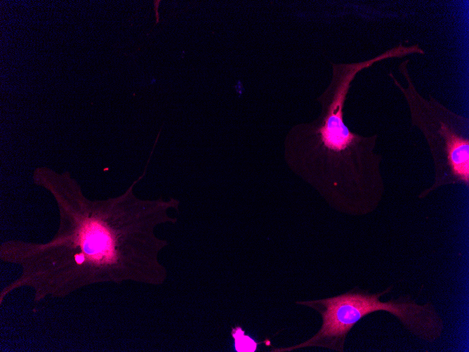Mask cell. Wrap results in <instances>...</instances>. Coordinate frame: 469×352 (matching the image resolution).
Masks as SVG:
<instances>
[{
  "mask_svg": "<svg viewBox=\"0 0 469 352\" xmlns=\"http://www.w3.org/2000/svg\"><path fill=\"white\" fill-rule=\"evenodd\" d=\"M148 163L123 194L94 200L70 172L37 167L33 183L55 201L58 228L44 243L10 240L0 245V259L21 268V274L1 289V306L10 293L24 287L32 288L34 301L39 302L100 283L163 284L168 273L158 256L168 242L157 237L154 230L177 222L168 212L178 210L180 201L142 200L135 195Z\"/></svg>",
  "mask_w": 469,
  "mask_h": 352,
  "instance_id": "obj_1",
  "label": "cell"
},
{
  "mask_svg": "<svg viewBox=\"0 0 469 352\" xmlns=\"http://www.w3.org/2000/svg\"><path fill=\"white\" fill-rule=\"evenodd\" d=\"M402 44L362 61L331 62V79L317 98L321 111L310 122L293 126L284 143L288 166L333 209L352 215L374 211L385 188L383 156L376 152L378 134L363 136L344 121V106L355 77L374 64L402 58Z\"/></svg>",
  "mask_w": 469,
  "mask_h": 352,
  "instance_id": "obj_2",
  "label": "cell"
},
{
  "mask_svg": "<svg viewBox=\"0 0 469 352\" xmlns=\"http://www.w3.org/2000/svg\"><path fill=\"white\" fill-rule=\"evenodd\" d=\"M392 288L393 285H390L377 293L355 288L333 297L297 301L298 304L310 307L319 313L322 325L307 341L291 347L274 348V351H291L317 346L343 352L350 330L362 318L377 311L393 315L408 331L422 340L428 342L437 340L442 333L444 322L432 304L428 301L418 304L409 295L381 301L380 298L391 292Z\"/></svg>",
  "mask_w": 469,
  "mask_h": 352,
  "instance_id": "obj_3",
  "label": "cell"
},
{
  "mask_svg": "<svg viewBox=\"0 0 469 352\" xmlns=\"http://www.w3.org/2000/svg\"><path fill=\"white\" fill-rule=\"evenodd\" d=\"M410 59L398 65L405 80L404 86L393 72L388 77L403 96L407 105L411 126L423 134L434 167L433 183L418 196L423 199L445 185L469 187V119L448 108L429 94L424 97L411 76Z\"/></svg>",
  "mask_w": 469,
  "mask_h": 352,
  "instance_id": "obj_4",
  "label": "cell"
},
{
  "mask_svg": "<svg viewBox=\"0 0 469 352\" xmlns=\"http://www.w3.org/2000/svg\"><path fill=\"white\" fill-rule=\"evenodd\" d=\"M232 336L234 339V344L237 351H256L257 344L251 338L245 335L241 327L233 329Z\"/></svg>",
  "mask_w": 469,
  "mask_h": 352,
  "instance_id": "obj_5",
  "label": "cell"
},
{
  "mask_svg": "<svg viewBox=\"0 0 469 352\" xmlns=\"http://www.w3.org/2000/svg\"><path fill=\"white\" fill-rule=\"evenodd\" d=\"M161 1L160 0H157L153 1L154 4V11L155 13V18H156V22L154 26H155L157 23L160 22V15L159 13V6L160 4Z\"/></svg>",
  "mask_w": 469,
  "mask_h": 352,
  "instance_id": "obj_6",
  "label": "cell"
}]
</instances>
